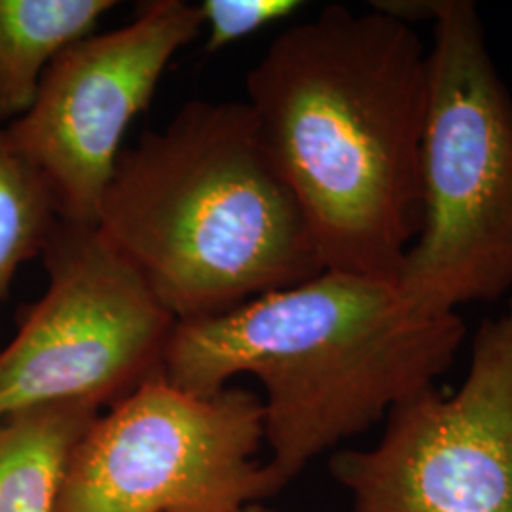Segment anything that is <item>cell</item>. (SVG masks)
Returning <instances> with one entry per match:
<instances>
[{
  "instance_id": "obj_12",
  "label": "cell",
  "mask_w": 512,
  "mask_h": 512,
  "mask_svg": "<svg viewBox=\"0 0 512 512\" xmlns=\"http://www.w3.org/2000/svg\"><path fill=\"white\" fill-rule=\"evenodd\" d=\"M300 6L298 0H203L198 8L207 25L205 52L215 54L275 21L291 18Z\"/></svg>"
},
{
  "instance_id": "obj_1",
  "label": "cell",
  "mask_w": 512,
  "mask_h": 512,
  "mask_svg": "<svg viewBox=\"0 0 512 512\" xmlns=\"http://www.w3.org/2000/svg\"><path fill=\"white\" fill-rule=\"evenodd\" d=\"M245 90L323 268L395 283L423 220L429 52L416 29L327 6L275 38Z\"/></svg>"
},
{
  "instance_id": "obj_9",
  "label": "cell",
  "mask_w": 512,
  "mask_h": 512,
  "mask_svg": "<svg viewBox=\"0 0 512 512\" xmlns=\"http://www.w3.org/2000/svg\"><path fill=\"white\" fill-rule=\"evenodd\" d=\"M99 414L67 401L0 418V512H54L73 450Z\"/></svg>"
},
{
  "instance_id": "obj_13",
  "label": "cell",
  "mask_w": 512,
  "mask_h": 512,
  "mask_svg": "<svg viewBox=\"0 0 512 512\" xmlns=\"http://www.w3.org/2000/svg\"><path fill=\"white\" fill-rule=\"evenodd\" d=\"M241 512H275L272 509H268V507H264L262 503H253V505H249V507H245Z\"/></svg>"
},
{
  "instance_id": "obj_10",
  "label": "cell",
  "mask_w": 512,
  "mask_h": 512,
  "mask_svg": "<svg viewBox=\"0 0 512 512\" xmlns=\"http://www.w3.org/2000/svg\"><path fill=\"white\" fill-rule=\"evenodd\" d=\"M112 0H0V120L31 109L57 55L90 37Z\"/></svg>"
},
{
  "instance_id": "obj_7",
  "label": "cell",
  "mask_w": 512,
  "mask_h": 512,
  "mask_svg": "<svg viewBox=\"0 0 512 512\" xmlns=\"http://www.w3.org/2000/svg\"><path fill=\"white\" fill-rule=\"evenodd\" d=\"M385 420L374 448L330 459L353 512H512V296L480 323L452 397L433 385Z\"/></svg>"
},
{
  "instance_id": "obj_2",
  "label": "cell",
  "mask_w": 512,
  "mask_h": 512,
  "mask_svg": "<svg viewBox=\"0 0 512 512\" xmlns=\"http://www.w3.org/2000/svg\"><path fill=\"white\" fill-rule=\"evenodd\" d=\"M465 334L458 311L420 310L393 281L325 270L217 317L177 323L164 376L196 397L255 376L266 395V465L283 490L311 459L433 387Z\"/></svg>"
},
{
  "instance_id": "obj_5",
  "label": "cell",
  "mask_w": 512,
  "mask_h": 512,
  "mask_svg": "<svg viewBox=\"0 0 512 512\" xmlns=\"http://www.w3.org/2000/svg\"><path fill=\"white\" fill-rule=\"evenodd\" d=\"M262 442L256 393L196 397L162 372L93 421L54 512H241L281 492L255 459Z\"/></svg>"
},
{
  "instance_id": "obj_4",
  "label": "cell",
  "mask_w": 512,
  "mask_h": 512,
  "mask_svg": "<svg viewBox=\"0 0 512 512\" xmlns=\"http://www.w3.org/2000/svg\"><path fill=\"white\" fill-rule=\"evenodd\" d=\"M421 152L423 220L397 287L458 311L512 291V93L471 0H437Z\"/></svg>"
},
{
  "instance_id": "obj_11",
  "label": "cell",
  "mask_w": 512,
  "mask_h": 512,
  "mask_svg": "<svg viewBox=\"0 0 512 512\" xmlns=\"http://www.w3.org/2000/svg\"><path fill=\"white\" fill-rule=\"evenodd\" d=\"M57 220L46 184L14 148L0 120V308L10 298L19 266L42 255Z\"/></svg>"
},
{
  "instance_id": "obj_8",
  "label": "cell",
  "mask_w": 512,
  "mask_h": 512,
  "mask_svg": "<svg viewBox=\"0 0 512 512\" xmlns=\"http://www.w3.org/2000/svg\"><path fill=\"white\" fill-rule=\"evenodd\" d=\"M202 27L198 6L152 0L128 25L80 38L55 57L31 109L6 133L46 184L57 219L97 226L126 131Z\"/></svg>"
},
{
  "instance_id": "obj_6",
  "label": "cell",
  "mask_w": 512,
  "mask_h": 512,
  "mask_svg": "<svg viewBox=\"0 0 512 512\" xmlns=\"http://www.w3.org/2000/svg\"><path fill=\"white\" fill-rule=\"evenodd\" d=\"M46 293L0 349V418L37 404L114 406L164 372L177 319L97 226L57 220Z\"/></svg>"
},
{
  "instance_id": "obj_3",
  "label": "cell",
  "mask_w": 512,
  "mask_h": 512,
  "mask_svg": "<svg viewBox=\"0 0 512 512\" xmlns=\"http://www.w3.org/2000/svg\"><path fill=\"white\" fill-rule=\"evenodd\" d=\"M97 228L177 323L325 272L245 101H190L122 150Z\"/></svg>"
}]
</instances>
